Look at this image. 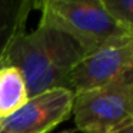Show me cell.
Returning <instances> with one entry per match:
<instances>
[{
  "label": "cell",
  "mask_w": 133,
  "mask_h": 133,
  "mask_svg": "<svg viewBox=\"0 0 133 133\" xmlns=\"http://www.w3.org/2000/svg\"><path fill=\"white\" fill-rule=\"evenodd\" d=\"M82 49L64 33L37 24L30 33H20L7 46L0 63L22 73L29 99L50 89L63 87L70 70L83 57Z\"/></svg>",
  "instance_id": "1"
},
{
  "label": "cell",
  "mask_w": 133,
  "mask_h": 133,
  "mask_svg": "<svg viewBox=\"0 0 133 133\" xmlns=\"http://www.w3.org/2000/svg\"><path fill=\"white\" fill-rule=\"evenodd\" d=\"M37 7L42 10L39 24L69 36L83 55L112 40L132 36L107 13L102 0H44L37 2Z\"/></svg>",
  "instance_id": "2"
},
{
  "label": "cell",
  "mask_w": 133,
  "mask_h": 133,
  "mask_svg": "<svg viewBox=\"0 0 133 133\" xmlns=\"http://www.w3.org/2000/svg\"><path fill=\"white\" fill-rule=\"evenodd\" d=\"M72 115L83 133H115L133 124V70L100 89L75 95Z\"/></svg>",
  "instance_id": "3"
},
{
  "label": "cell",
  "mask_w": 133,
  "mask_h": 133,
  "mask_svg": "<svg viewBox=\"0 0 133 133\" xmlns=\"http://www.w3.org/2000/svg\"><path fill=\"white\" fill-rule=\"evenodd\" d=\"M133 70L132 36L112 40L84 55L67 76L66 89L73 95L100 89Z\"/></svg>",
  "instance_id": "4"
},
{
  "label": "cell",
  "mask_w": 133,
  "mask_h": 133,
  "mask_svg": "<svg viewBox=\"0 0 133 133\" xmlns=\"http://www.w3.org/2000/svg\"><path fill=\"white\" fill-rule=\"evenodd\" d=\"M75 95L57 87L30 97L7 117L0 119V133H50L72 116Z\"/></svg>",
  "instance_id": "5"
},
{
  "label": "cell",
  "mask_w": 133,
  "mask_h": 133,
  "mask_svg": "<svg viewBox=\"0 0 133 133\" xmlns=\"http://www.w3.org/2000/svg\"><path fill=\"white\" fill-rule=\"evenodd\" d=\"M37 2L33 0H0V57L17 35L24 32L26 20Z\"/></svg>",
  "instance_id": "6"
},
{
  "label": "cell",
  "mask_w": 133,
  "mask_h": 133,
  "mask_svg": "<svg viewBox=\"0 0 133 133\" xmlns=\"http://www.w3.org/2000/svg\"><path fill=\"white\" fill-rule=\"evenodd\" d=\"M29 100L22 73L16 67L0 63V119L19 110Z\"/></svg>",
  "instance_id": "7"
},
{
  "label": "cell",
  "mask_w": 133,
  "mask_h": 133,
  "mask_svg": "<svg viewBox=\"0 0 133 133\" xmlns=\"http://www.w3.org/2000/svg\"><path fill=\"white\" fill-rule=\"evenodd\" d=\"M110 16L133 36V0H102Z\"/></svg>",
  "instance_id": "8"
},
{
  "label": "cell",
  "mask_w": 133,
  "mask_h": 133,
  "mask_svg": "<svg viewBox=\"0 0 133 133\" xmlns=\"http://www.w3.org/2000/svg\"><path fill=\"white\" fill-rule=\"evenodd\" d=\"M115 133H133V124L124 127V129H122V130H117V132H115Z\"/></svg>",
  "instance_id": "9"
},
{
  "label": "cell",
  "mask_w": 133,
  "mask_h": 133,
  "mask_svg": "<svg viewBox=\"0 0 133 133\" xmlns=\"http://www.w3.org/2000/svg\"><path fill=\"white\" fill-rule=\"evenodd\" d=\"M132 52H133V36H132Z\"/></svg>",
  "instance_id": "10"
}]
</instances>
